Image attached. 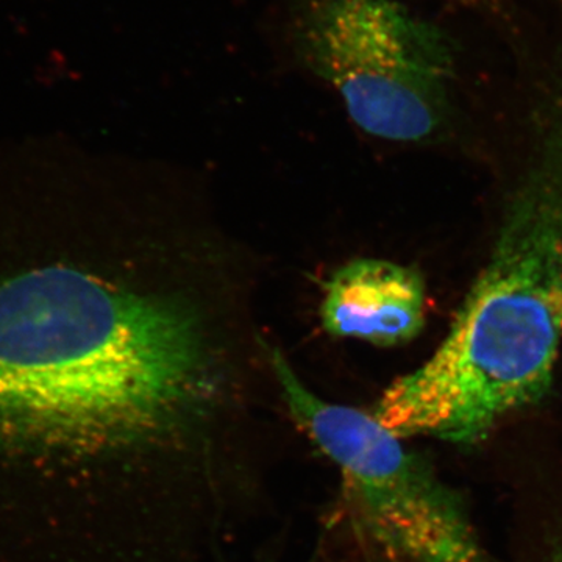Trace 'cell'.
I'll use <instances>...</instances> for the list:
<instances>
[{
	"label": "cell",
	"mask_w": 562,
	"mask_h": 562,
	"mask_svg": "<svg viewBox=\"0 0 562 562\" xmlns=\"http://www.w3.org/2000/svg\"><path fill=\"white\" fill-rule=\"evenodd\" d=\"M220 373L194 306L57 261L0 276V502L63 503L92 468L172 438Z\"/></svg>",
	"instance_id": "1"
},
{
	"label": "cell",
	"mask_w": 562,
	"mask_h": 562,
	"mask_svg": "<svg viewBox=\"0 0 562 562\" xmlns=\"http://www.w3.org/2000/svg\"><path fill=\"white\" fill-rule=\"evenodd\" d=\"M562 347V121L514 191L483 271L446 339L384 391L398 438L471 446L541 401Z\"/></svg>",
	"instance_id": "2"
},
{
	"label": "cell",
	"mask_w": 562,
	"mask_h": 562,
	"mask_svg": "<svg viewBox=\"0 0 562 562\" xmlns=\"http://www.w3.org/2000/svg\"><path fill=\"white\" fill-rule=\"evenodd\" d=\"M301 60L341 95L366 133L422 140L447 116L450 54L438 33L391 0H295Z\"/></svg>",
	"instance_id": "3"
},
{
	"label": "cell",
	"mask_w": 562,
	"mask_h": 562,
	"mask_svg": "<svg viewBox=\"0 0 562 562\" xmlns=\"http://www.w3.org/2000/svg\"><path fill=\"white\" fill-rule=\"evenodd\" d=\"M269 360L292 419L338 469L373 536L412 562H486L464 503L375 414L325 402L277 349Z\"/></svg>",
	"instance_id": "4"
},
{
	"label": "cell",
	"mask_w": 562,
	"mask_h": 562,
	"mask_svg": "<svg viewBox=\"0 0 562 562\" xmlns=\"http://www.w3.org/2000/svg\"><path fill=\"white\" fill-rule=\"evenodd\" d=\"M427 290L413 269L383 260H357L328 281L322 321L338 338L391 347L412 341L425 327Z\"/></svg>",
	"instance_id": "5"
},
{
	"label": "cell",
	"mask_w": 562,
	"mask_h": 562,
	"mask_svg": "<svg viewBox=\"0 0 562 562\" xmlns=\"http://www.w3.org/2000/svg\"><path fill=\"white\" fill-rule=\"evenodd\" d=\"M549 562H562V553H558L557 557H553Z\"/></svg>",
	"instance_id": "6"
}]
</instances>
